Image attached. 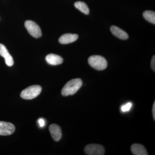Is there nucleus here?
Returning a JSON list of instances; mask_svg holds the SVG:
<instances>
[{
	"label": "nucleus",
	"mask_w": 155,
	"mask_h": 155,
	"mask_svg": "<svg viewBox=\"0 0 155 155\" xmlns=\"http://www.w3.org/2000/svg\"><path fill=\"white\" fill-rule=\"evenodd\" d=\"M82 85V81L80 78H75L69 81L66 84L61 91L64 96L72 95L76 93Z\"/></svg>",
	"instance_id": "f257e3e1"
},
{
	"label": "nucleus",
	"mask_w": 155,
	"mask_h": 155,
	"mask_svg": "<svg viewBox=\"0 0 155 155\" xmlns=\"http://www.w3.org/2000/svg\"><path fill=\"white\" fill-rule=\"evenodd\" d=\"M88 62L92 67L97 70H104L107 66V62L106 59L101 56H91L88 58Z\"/></svg>",
	"instance_id": "f03ea898"
},
{
	"label": "nucleus",
	"mask_w": 155,
	"mask_h": 155,
	"mask_svg": "<svg viewBox=\"0 0 155 155\" xmlns=\"http://www.w3.org/2000/svg\"><path fill=\"white\" fill-rule=\"evenodd\" d=\"M41 90V87L39 85H32L23 90L21 92L20 96L24 99H33L40 94Z\"/></svg>",
	"instance_id": "7ed1b4c3"
},
{
	"label": "nucleus",
	"mask_w": 155,
	"mask_h": 155,
	"mask_svg": "<svg viewBox=\"0 0 155 155\" xmlns=\"http://www.w3.org/2000/svg\"><path fill=\"white\" fill-rule=\"evenodd\" d=\"M25 26L31 36L38 38L42 35L41 31L36 23L31 20H27L25 22Z\"/></svg>",
	"instance_id": "20e7f679"
},
{
	"label": "nucleus",
	"mask_w": 155,
	"mask_h": 155,
	"mask_svg": "<svg viewBox=\"0 0 155 155\" xmlns=\"http://www.w3.org/2000/svg\"><path fill=\"white\" fill-rule=\"evenodd\" d=\"M84 151L88 155H103L104 154L105 149L101 145L90 144L85 147Z\"/></svg>",
	"instance_id": "39448f33"
},
{
	"label": "nucleus",
	"mask_w": 155,
	"mask_h": 155,
	"mask_svg": "<svg viewBox=\"0 0 155 155\" xmlns=\"http://www.w3.org/2000/svg\"><path fill=\"white\" fill-rule=\"evenodd\" d=\"M15 130V126L12 123L0 121V135H11Z\"/></svg>",
	"instance_id": "423d86ee"
},
{
	"label": "nucleus",
	"mask_w": 155,
	"mask_h": 155,
	"mask_svg": "<svg viewBox=\"0 0 155 155\" xmlns=\"http://www.w3.org/2000/svg\"><path fill=\"white\" fill-rule=\"evenodd\" d=\"M0 55L5 58L6 65L8 67H12L14 65L13 58L4 45L0 44Z\"/></svg>",
	"instance_id": "0eeeda50"
},
{
	"label": "nucleus",
	"mask_w": 155,
	"mask_h": 155,
	"mask_svg": "<svg viewBox=\"0 0 155 155\" xmlns=\"http://www.w3.org/2000/svg\"><path fill=\"white\" fill-rule=\"evenodd\" d=\"M52 137L55 141H59L62 137V131L61 127L57 124L50 125L49 128Z\"/></svg>",
	"instance_id": "6e6552de"
},
{
	"label": "nucleus",
	"mask_w": 155,
	"mask_h": 155,
	"mask_svg": "<svg viewBox=\"0 0 155 155\" xmlns=\"http://www.w3.org/2000/svg\"><path fill=\"white\" fill-rule=\"evenodd\" d=\"M78 37V35L75 34H65L59 38V41L61 44H68L76 41Z\"/></svg>",
	"instance_id": "1a4fd4ad"
},
{
	"label": "nucleus",
	"mask_w": 155,
	"mask_h": 155,
	"mask_svg": "<svg viewBox=\"0 0 155 155\" xmlns=\"http://www.w3.org/2000/svg\"><path fill=\"white\" fill-rule=\"evenodd\" d=\"M45 60L48 64L54 66L60 65L64 61V59L61 56L53 54L48 55L46 57Z\"/></svg>",
	"instance_id": "9d476101"
},
{
	"label": "nucleus",
	"mask_w": 155,
	"mask_h": 155,
	"mask_svg": "<svg viewBox=\"0 0 155 155\" xmlns=\"http://www.w3.org/2000/svg\"><path fill=\"white\" fill-rule=\"evenodd\" d=\"M110 31L114 35L121 39L126 40L128 38V34L124 30L117 26L115 25L111 26Z\"/></svg>",
	"instance_id": "9b49d317"
},
{
	"label": "nucleus",
	"mask_w": 155,
	"mask_h": 155,
	"mask_svg": "<svg viewBox=\"0 0 155 155\" xmlns=\"http://www.w3.org/2000/svg\"><path fill=\"white\" fill-rule=\"evenodd\" d=\"M131 152L134 155H147L148 153L145 147L142 145L135 143L131 146Z\"/></svg>",
	"instance_id": "f8f14e48"
},
{
	"label": "nucleus",
	"mask_w": 155,
	"mask_h": 155,
	"mask_svg": "<svg viewBox=\"0 0 155 155\" xmlns=\"http://www.w3.org/2000/svg\"><path fill=\"white\" fill-rule=\"evenodd\" d=\"M74 6L84 14L88 15L89 14V9L85 3L82 2H77L75 3Z\"/></svg>",
	"instance_id": "ddd939ff"
},
{
	"label": "nucleus",
	"mask_w": 155,
	"mask_h": 155,
	"mask_svg": "<svg viewBox=\"0 0 155 155\" xmlns=\"http://www.w3.org/2000/svg\"><path fill=\"white\" fill-rule=\"evenodd\" d=\"M143 17L147 21L153 24H155V13L153 11H147L143 13Z\"/></svg>",
	"instance_id": "4468645a"
},
{
	"label": "nucleus",
	"mask_w": 155,
	"mask_h": 155,
	"mask_svg": "<svg viewBox=\"0 0 155 155\" xmlns=\"http://www.w3.org/2000/svg\"><path fill=\"white\" fill-rule=\"evenodd\" d=\"M132 106V103L130 102L127 103V104H125L121 107V111H122V112H124V113L128 112V111L130 110Z\"/></svg>",
	"instance_id": "2eb2a0df"
},
{
	"label": "nucleus",
	"mask_w": 155,
	"mask_h": 155,
	"mask_svg": "<svg viewBox=\"0 0 155 155\" xmlns=\"http://www.w3.org/2000/svg\"><path fill=\"white\" fill-rule=\"evenodd\" d=\"M38 123L39 126L41 128H42L45 125V120L43 118H40L38 120Z\"/></svg>",
	"instance_id": "dca6fc26"
},
{
	"label": "nucleus",
	"mask_w": 155,
	"mask_h": 155,
	"mask_svg": "<svg viewBox=\"0 0 155 155\" xmlns=\"http://www.w3.org/2000/svg\"><path fill=\"white\" fill-rule=\"evenodd\" d=\"M151 67L152 69L153 70L154 72L155 71V57L154 55L152 59L151 62Z\"/></svg>",
	"instance_id": "f3484780"
},
{
	"label": "nucleus",
	"mask_w": 155,
	"mask_h": 155,
	"mask_svg": "<svg viewBox=\"0 0 155 155\" xmlns=\"http://www.w3.org/2000/svg\"><path fill=\"white\" fill-rule=\"evenodd\" d=\"M153 118L154 120H155V102L154 103L153 105Z\"/></svg>",
	"instance_id": "a211bd4d"
}]
</instances>
